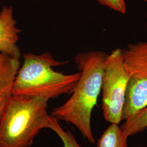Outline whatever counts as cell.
Instances as JSON below:
<instances>
[{
	"instance_id": "obj_1",
	"label": "cell",
	"mask_w": 147,
	"mask_h": 147,
	"mask_svg": "<svg viewBox=\"0 0 147 147\" xmlns=\"http://www.w3.org/2000/svg\"><path fill=\"white\" fill-rule=\"evenodd\" d=\"M107 55L101 51L79 53L75 63L81 76L71 97L55 108L51 116L57 120L72 124L91 144L95 143L91 127L92 113L101 90L104 68Z\"/></svg>"
},
{
	"instance_id": "obj_2",
	"label": "cell",
	"mask_w": 147,
	"mask_h": 147,
	"mask_svg": "<svg viewBox=\"0 0 147 147\" xmlns=\"http://www.w3.org/2000/svg\"><path fill=\"white\" fill-rule=\"evenodd\" d=\"M24 63L16 77L12 95L42 97L48 100L71 94L81 76L79 71L64 74L53 67L64 64L49 52L41 55L24 53Z\"/></svg>"
},
{
	"instance_id": "obj_3",
	"label": "cell",
	"mask_w": 147,
	"mask_h": 147,
	"mask_svg": "<svg viewBox=\"0 0 147 147\" xmlns=\"http://www.w3.org/2000/svg\"><path fill=\"white\" fill-rule=\"evenodd\" d=\"M49 100L42 97L11 95L0 123V147H31L47 129Z\"/></svg>"
},
{
	"instance_id": "obj_4",
	"label": "cell",
	"mask_w": 147,
	"mask_h": 147,
	"mask_svg": "<svg viewBox=\"0 0 147 147\" xmlns=\"http://www.w3.org/2000/svg\"><path fill=\"white\" fill-rule=\"evenodd\" d=\"M129 78L121 49L117 48L106 56L101 84L103 115L111 124H119L122 121Z\"/></svg>"
},
{
	"instance_id": "obj_5",
	"label": "cell",
	"mask_w": 147,
	"mask_h": 147,
	"mask_svg": "<svg viewBox=\"0 0 147 147\" xmlns=\"http://www.w3.org/2000/svg\"><path fill=\"white\" fill-rule=\"evenodd\" d=\"M123 63L129 75L122 120L147 106V42L121 49Z\"/></svg>"
},
{
	"instance_id": "obj_6",
	"label": "cell",
	"mask_w": 147,
	"mask_h": 147,
	"mask_svg": "<svg viewBox=\"0 0 147 147\" xmlns=\"http://www.w3.org/2000/svg\"><path fill=\"white\" fill-rule=\"evenodd\" d=\"M20 33L13 16V8L3 6L0 11V53L20 59L21 51L17 45Z\"/></svg>"
},
{
	"instance_id": "obj_7",
	"label": "cell",
	"mask_w": 147,
	"mask_h": 147,
	"mask_svg": "<svg viewBox=\"0 0 147 147\" xmlns=\"http://www.w3.org/2000/svg\"><path fill=\"white\" fill-rule=\"evenodd\" d=\"M20 66V59L0 53V95H11V91Z\"/></svg>"
},
{
	"instance_id": "obj_8",
	"label": "cell",
	"mask_w": 147,
	"mask_h": 147,
	"mask_svg": "<svg viewBox=\"0 0 147 147\" xmlns=\"http://www.w3.org/2000/svg\"><path fill=\"white\" fill-rule=\"evenodd\" d=\"M127 140L118 124H111L98 140L97 147H129Z\"/></svg>"
},
{
	"instance_id": "obj_9",
	"label": "cell",
	"mask_w": 147,
	"mask_h": 147,
	"mask_svg": "<svg viewBox=\"0 0 147 147\" xmlns=\"http://www.w3.org/2000/svg\"><path fill=\"white\" fill-rule=\"evenodd\" d=\"M121 128L127 138L146 130L147 128V106L126 119Z\"/></svg>"
},
{
	"instance_id": "obj_10",
	"label": "cell",
	"mask_w": 147,
	"mask_h": 147,
	"mask_svg": "<svg viewBox=\"0 0 147 147\" xmlns=\"http://www.w3.org/2000/svg\"><path fill=\"white\" fill-rule=\"evenodd\" d=\"M47 129L56 134L62 141L63 147H82L79 144L73 134L69 130L63 129L58 120L51 115L49 116Z\"/></svg>"
},
{
	"instance_id": "obj_11",
	"label": "cell",
	"mask_w": 147,
	"mask_h": 147,
	"mask_svg": "<svg viewBox=\"0 0 147 147\" xmlns=\"http://www.w3.org/2000/svg\"><path fill=\"white\" fill-rule=\"evenodd\" d=\"M101 5L107 7L113 11L125 14L126 5L125 0H97Z\"/></svg>"
},
{
	"instance_id": "obj_12",
	"label": "cell",
	"mask_w": 147,
	"mask_h": 147,
	"mask_svg": "<svg viewBox=\"0 0 147 147\" xmlns=\"http://www.w3.org/2000/svg\"><path fill=\"white\" fill-rule=\"evenodd\" d=\"M10 96L0 95V123L5 113L7 102Z\"/></svg>"
},
{
	"instance_id": "obj_13",
	"label": "cell",
	"mask_w": 147,
	"mask_h": 147,
	"mask_svg": "<svg viewBox=\"0 0 147 147\" xmlns=\"http://www.w3.org/2000/svg\"><path fill=\"white\" fill-rule=\"evenodd\" d=\"M146 28H147V24H146Z\"/></svg>"
},
{
	"instance_id": "obj_14",
	"label": "cell",
	"mask_w": 147,
	"mask_h": 147,
	"mask_svg": "<svg viewBox=\"0 0 147 147\" xmlns=\"http://www.w3.org/2000/svg\"><path fill=\"white\" fill-rule=\"evenodd\" d=\"M144 1H145L146 2H147V0H144Z\"/></svg>"
},
{
	"instance_id": "obj_15",
	"label": "cell",
	"mask_w": 147,
	"mask_h": 147,
	"mask_svg": "<svg viewBox=\"0 0 147 147\" xmlns=\"http://www.w3.org/2000/svg\"></svg>"
}]
</instances>
